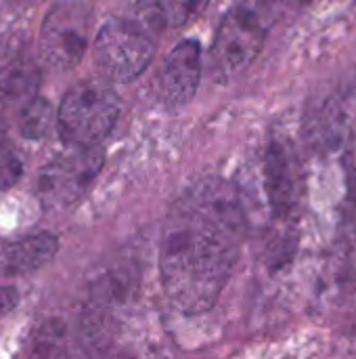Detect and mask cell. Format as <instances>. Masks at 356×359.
Wrapping results in <instances>:
<instances>
[{
	"instance_id": "cell-1",
	"label": "cell",
	"mask_w": 356,
	"mask_h": 359,
	"mask_svg": "<svg viewBox=\"0 0 356 359\" xmlns=\"http://www.w3.org/2000/svg\"><path fill=\"white\" fill-rule=\"evenodd\" d=\"M245 236V219L231 185L206 179L170 208L159 250L162 284L185 313L210 309L229 282Z\"/></svg>"
},
{
	"instance_id": "cell-2",
	"label": "cell",
	"mask_w": 356,
	"mask_h": 359,
	"mask_svg": "<svg viewBox=\"0 0 356 359\" xmlns=\"http://www.w3.org/2000/svg\"><path fill=\"white\" fill-rule=\"evenodd\" d=\"M120 114L118 95L101 82H82L61 101L57 126L69 147H92L113 128Z\"/></svg>"
},
{
	"instance_id": "cell-3",
	"label": "cell",
	"mask_w": 356,
	"mask_h": 359,
	"mask_svg": "<svg viewBox=\"0 0 356 359\" xmlns=\"http://www.w3.org/2000/svg\"><path fill=\"white\" fill-rule=\"evenodd\" d=\"M153 40L143 23L107 19L94 38V65L109 82H130L153 59Z\"/></svg>"
},
{
	"instance_id": "cell-4",
	"label": "cell",
	"mask_w": 356,
	"mask_h": 359,
	"mask_svg": "<svg viewBox=\"0 0 356 359\" xmlns=\"http://www.w3.org/2000/svg\"><path fill=\"white\" fill-rule=\"evenodd\" d=\"M103 166V149L71 147L67 154L50 160L38 177V196L46 208H67L76 204L97 179Z\"/></svg>"
},
{
	"instance_id": "cell-5",
	"label": "cell",
	"mask_w": 356,
	"mask_h": 359,
	"mask_svg": "<svg viewBox=\"0 0 356 359\" xmlns=\"http://www.w3.org/2000/svg\"><path fill=\"white\" fill-rule=\"evenodd\" d=\"M92 15L88 6L80 2H59L55 4L42 21L40 29V50L44 61L55 69L76 67L90 40Z\"/></svg>"
},
{
	"instance_id": "cell-6",
	"label": "cell",
	"mask_w": 356,
	"mask_h": 359,
	"mask_svg": "<svg viewBox=\"0 0 356 359\" xmlns=\"http://www.w3.org/2000/svg\"><path fill=\"white\" fill-rule=\"evenodd\" d=\"M266 38V23L248 6L231 8L218 25L212 44V65L222 78L241 74L260 53Z\"/></svg>"
},
{
	"instance_id": "cell-7",
	"label": "cell",
	"mask_w": 356,
	"mask_h": 359,
	"mask_svg": "<svg viewBox=\"0 0 356 359\" xmlns=\"http://www.w3.org/2000/svg\"><path fill=\"white\" fill-rule=\"evenodd\" d=\"M201 78V46L197 40L178 42L157 72V93L170 107L187 103Z\"/></svg>"
},
{
	"instance_id": "cell-8",
	"label": "cell",
	"mask_w": 356,
	"mask_h": 359,
	"mask_svg": "<svg viewBox=\"0 0 356 359\" xmlns=\"http://www.w3.org/2000/svg\"><path fill=\"white\" fill-rule=\"evenodd\" d=\"M59 242L52 233H36L23 240H0V278L38 271L57 255Z\"/></svg>"
},
{
	"instance_id": "cell-9",
	"label": "cell",
	"mask_w": 356,
	"mask_h": 359,
	"mask_svg": "<svg viewBox=\"0 0 356 359\" xmlns=\"http://www.w3.org/2000/svg\"><path fill=\"white\" fill-rule=\"evenodd\" d=\"M208 0H136V13L147 29H170L180 27L193 19Z\"/></svg>"
},
{
	"instance_id": "cell-10",
	"label": "cell",
	"mask_w": 356,
	"mask_h": 359,
	"mask_svg": "<svg viewBox=\"0 0 356 359\" xmlns=\"http://www.w3.org/2000/svg\"><path fill=\"white\" fill-rule=\"evenodd\" d=\"M266 189H269V200L277 212H287L298 198L292 158L285 151V147H281V145H273L269 149Z\"/></svg>"
},
{
	"instance_id": "cell-11",
	"label": "cell",
	"mask_w": 356,
	"mask_h": 359,
	"mask_svg": "<svg viewBox=\"0 0 356 359\" xmlns=\"http://www.w3.org/2000/svg\"><path fill=\"white\" fill-rule=\"evenodd\" d=\"M40 84V72L31 61L15 59L0 65V105L31 99Z\"/></svg>"
},
{
	"instance_id": "cell-12",
	"label": "cell",
	"mask_w": 356,
	"mask_h": 359,
	"mask_svg": "<svg viewBox=\"0 0 356 359\" xmlns=\"http://www.w3.org/2000/svg\"><path fill=\"white\" fill-rule=\"evenodd\" d=\"M55 122L57 114L52 105L46 99L31 97L19 114V133L29 141H38L52 130Z\"/></svg>"
},
{
	"instance_id": "cell-13",
	"label": "cell",
	"mask_w": 356,
	"mask_h": 359,
	"mask_svg": "<svg viewBox=\"0 0 356 359\" xmlns=\"http://www.w3.org/2000/svg\"><path fill=\"white\" fill-rule=\"evenodd\" d=\"M23 172V162L17 154V149L0 137V191L10 189Z\"/></svg>"
},
{
	"instance_id": "cell-14",
	"label": "cell",
	"mask_w": 356,
	"mask_h": 359,
	"mask_svg": "<svg viewBox=\"0 0 356 359\" xmlns=\"http://www.w3.org/2000/svg\"><path fill=\"white\" fill-rule=\"evenodd\" d=\"M19 303V294L15 288H0V320L8 316Z\"/></svg>"
}]
</instances>
